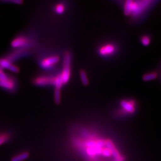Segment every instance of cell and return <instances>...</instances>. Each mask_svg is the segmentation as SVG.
Returning a JSON list of instances; mask_svg holds the SVG:
<instances>
[{"mask_svg":"<svg viewBox=\"0 0 161 161\" xmlns=\"http://www.w3.org/2000/svg\"><path fill=\"white\" fill-rule=\"evenodd\" d=\"M72 143L86 161H125L124 156L110 138L98 136L83 128L74 136Z\"/></svg>","mask_w":161,"mask_h":161,"instance_id":"cell-1","label":"cell"},{"mask_svg":"<svg viewBox=\"0 0 161 161\" xmlns=\"http://www.w3.org/2000/svg\"><path fill=\"white\" fill-rule=\"evenodd\" d=\"M158 76V75L156 72H150L147 73L143 76V80L145 81H149V80H153L156 79Z\"/></svg>","mask_w":161,"mask_h":161,"instance_id":"cell-14","label":"cell"},{"mask_svg":"<svg viewBox=\"0 0 161 161\" xmlns=\"http://www.w3.org/2000/svg\"><path fill=\"white\" fill-rule=\"evenodd\" d=\"M13 3V4H18V5H20V4H23V1H20V0H14V1H3V3Z\"/></svg>","mask_w":161,"mask_h":161,"instance_id":"cell-18","label":"cell"},{"mask_svg":"<svg viewBox=\"0 0 161 161\" xmlns=\"http://www.w3.org/2000/svg\"><path fill=\"white\" fill-rule=\"evenodd\" d=\"M0 68L8 70L14 73H18L20 71L19 68L16 65L12 64V62L7 58H0Z\"/></svg>","mask_w":161,"mask_h":161,"instance_id":"cell-10","label":"cell"},{"mask_svg":"<svg viewBox=\"0 0 161 161\" xmlns=\"http://www.w3.org/2000/svg\"><path fill=\"white\" fill-rule=\"evenodd\" d=\"M140 41H141V43L142 44V45H143L144 46H147L149 45L150 43L151 39L149 35H144L142 36Z\"/></svg>","mask_w":161,"mask_h":161,"instance_id":"cell-17","label":"cell"},{"mask_svg":"<svg viewBox=\"0 0 161 161\" xmlns=\"http://www.w3.org/2000/svg\"><path fill=\"white\" fill-rule=\"evenodd\" d=\"M60 58L57 55H52L42 58L40 62V66L42 69L50 70L60 62Z\"/></svg>","mask_w":161,"mask_h":161,"instance_id":"cell-6","label":"cell"},{"mask_svg":"<svg viewBox=\"0 0 161 161\" xmlns=\"http://www.w3.org/2000/svg\"><path fill=\"white\" fill-rule=\"evenodd\" d=\"M71 64H72V54L69 52H66L64 53L62 70L60 73L64 85L69 82L71 76Z\"/></svg>","mask_w":161,"mask_h":161,"instance_id":"cell-3","label":"cell"},{"mask_svg":"<svg viewBox=\"0 0 161 161\" xmlns=\"http://www.w3.org/2000/svg\"><path fill=\"white\" fill-rule=\"evenodd\" d=\"M66 6L64 3H58L54 7V12L58 15H62L64 13Z\"/></svg>","mask_w":161,"mask_h":161,"instance_id":"cell-11","label":"cell"},{"mask_svg":"<svg viewBox=\"0 0 161 161\" xmlns=\"http://www.w3.org/2000/svg\"><path fill=\"white\" fill-rule=\"evenodd\" d=\"M32 46V42L28 37L24 35H19L14 38L11 42V46L16 49L26 50Z\"/></svg>","mask_w":161,"mask_h":161,"instance_id":"cell-4","label":"cell"},{"mask_svg":"<svg viewBox=\"0 0 161 161\" xmlns=\"http://www.w3.org/2000/svg\"><path fill=\"white\" fill-rule=\"evenodd\" d=\"M152 1H127L124 6V13L126 16H132L133 17H138L144 11L146 10Z\"/></svg>","mask_w":161,"mask_h":161,"instance_id":"cell-2","label":"cell"},{"mask_svg":"<svg viewBox=\"0 0 161 161\" xmlns=\"http://www.w3.org/2000/svg\"><path fill=\"white\" fill-rule=\"evenodd\" d=\"M29 153L27 152H23L19 153L12 158L11 161H23L29 158Z\"/></svg>","mask_w":161,"mask_h":161,"instance_id":"cell-12","label":"cell"},{"mask_svg":"<svg viewBox=\"0 0 161 161\" xmlns=\"http://www.w3.org/2000/svg\"><path fill=\"white\" fill-rule=\"evenodd\" d=\"M56 76L42 75L36 76L33 80V84L38 86H54Z\"/></svg>","mask_w":161,"mask_h":161,"instance_id":"cell-5","label":"cell"},{"mask_svg":"<svg viewBox=\"0 0 161 161\" xmlns=\"http://www.w3.org/2000/svg\"><path fill=\"white\" fill-rule=\"evenodd\" d=\"M10 138V136L8 133L3 132L0 134V146L6 143Z\"/></svg>","mask_w":161,"mask_h":161,"instance_id":"cell-15","label":"cell"},{"mask_svg":"<svg viewBox=\"0 0 161 161\" xmlns=\"http://www.w3.org/2000/svg\"><path fill=\"white\" fill-rule=\"evenodd\" d=\"M121 113L125 115H132L136 111V102L134 100H122L120 102Z\"/></svg>","mask_w":161,"mask_h":161,"instance_id":"cell-8","label":"cell"},{"mask_svg":"<svg viewBox=\"0 0 161 161\" xmlns=\"http://www.w3.org/2000/svg\"><path fill=\"white\" fill-rule=\"evenodd\" d=\"M80 80L82 84L84 86H87L89 83V80H88L86 72L84 70H81L80 72Z\"/></svg>","mask_w":161,"mask_h":161,"instance_id":"cell-13","label":"cell"},{"mask_svg":"<svg viewBox=\"0 0 161 161\" xmlns=\"http://www.w3.org/2000/svg\"><path fill=\"white\" fill-rule=\"evenodd\" d=\"M17 86V82L14 78L10 76L7 80H0V88L4 90L13 92Z\"/></svg>","mask_w":161,"mask_h":161,"instance_id":"cell-9","label":"cell"},{"mask_svg":"<svg viewBox=\"0 0 161 161\" xmlns=\"http://www.w3.org/2000/svg\"><path fill=\"white\" fill-rule=\"evenodd\" d=\"M54 99L56 104H60L61 100V90L55 89L54 93Z\"/></svg>","mask_w":161,"mask_h":161,"instance_id":"cell-16","label":"cell"},{"mask_svg":"<svg viewBox=\"0 0 161 161\" xmlns=\"http://www.w3.org/2000/svg\"><path fill=\"white\" fill-rule=\"evenodd\" d=\"M116 47L112 43H106L101 46L98 49V53L102 58H109L114 55Z\"/></svg>","mask_w":161,"mask_h":161,"instance_id":"cell-7","label":"cell"}]
</instances>
